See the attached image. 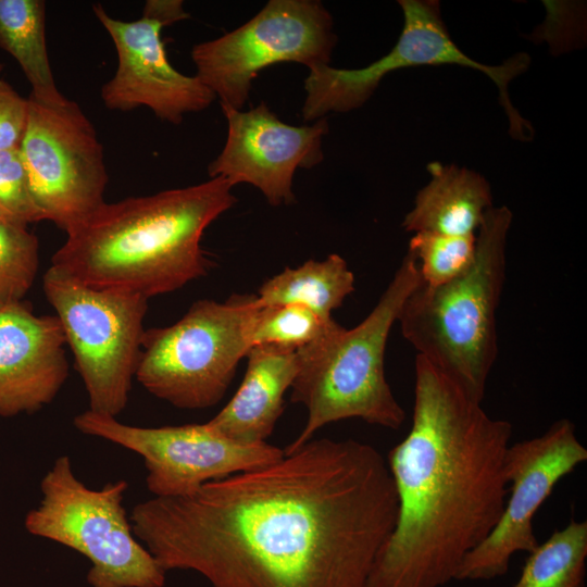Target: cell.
<instances>
[{"mask_svg":"<svg viewBox=\"0 0 587 587\" xmlns=\"http://www.w3.org/2000/svg\"><path fill=\"white\" fill-rule=\"evenodd\" d=\"M397 492L387 461L355 439H311L279 460L129 515L165 571L212 587H367L392 532Z\"/></svg>","mask_w":587,"mask_h":587,"instance_id":"1","label":"cell"},{"mask_svg":"<svg viewBox=\"0 0 587 587\" xmlns=\"http://www.w3.org/2000/svg\"><path fill=\"white\" fill-rule=\"evenodd\" d=\"M512 424L421 355L411 428L387 455L398 513L367 587H442L498 523Z\"/></svg>","mask_w":587,"mask_h":587,"instance_id":"2","label":"cell"},{"mask_svg":"<svg viewBox=\"0 0 587 587\" xmlns=\"http://www.w3.org/2000/svg\"><path fill=\"white\" fill-rule=\"evenodd\" d=\"M222 178L107 203L66 233L51 266L98 289L142 296L175 291L205 276L200 241L237 199Z\"/></svg>","mask_w":587,"mask_h":587,"instance_id":"3","label":"cell"},{"mask_svg":"<svg viewBox=\"0 0 587 587\" xmlns=\"http://www.w3.org/2000/svg\"><path fill=\"white\" fill-rule=\"evenodd\" d=\"M422 282L419 264L407 252L369 315L353 328L333 319L310 344L297 350L298 372L290 401L301 403L308 419L284 450L294 452L323 426L347 419L398 429L405 412L385 375V350L401 307Z\"/></svg>","mask_w":587,"mask_h":587,"instance_id":"4","label":"cell"},{"mask_svg":"<svg viewBox=\"0 0 587 587\" xmlns=\"http://www.w3.org/2000/svg\"><path fill=\"white\" fill-rule=\"evenodd\" d=\"M513 214L491 207L476 236L471 267L457 278L422 282L404 300L397 322L417 354L482 402L498 355L497 310L505 282L507 238Z\"/></svg>","mask_w":587,"mask_h":587,"instance_id":"5","label":"cell"},{"mask_svg":"<svg viewBox=\"0 0 587 587\" xmlns=\"http://www.w3.org/2000/svg\"><path fill=\"white\" fill-rule=\"evenodd\" d=\"M257 294L193 302L173 325L145 329L135 373L151 395L179 409L218 403L251 346Z\"/></svg>","mask_w":587,"mask_h":587,"instance_id":"6","label":"cell"},{"mask_svg":"<svg viewBox=\"0 0 587 587\" xmlns=\"http://www.w3.org/2000/svg\"><path fill=\"white\" fill-rule=\"evenodd\" d=\"M127 488L120 479L91 489L61 455L42 477L40 502L27 512L24 526L86 557L91 587H164L166 572L135 537L123 507Z\"/></svg>","mask_w":587,"mask_h":587,"instance_id":"7","label":"cell"},{"mask_svg":"<svg viewBox=\"0 0 587 587\" xmlns=\"http://www.w3.org/2000/svg\"><path fill=\"white\" fill-rule=\"evenodd\" d=\"M43 291L75 358L88 410L116 417L135 378L148 299L87 286L53 266L43 275Z\"/></svg>","mask_w":587,"mask_h":587,"instance_id":"8","label":"cell"},{"mask_svg":"<svg viewBox=\"0 0 587 587\" xmlns=\"http://www.w3.org/2000/svg\"><path fill=\"white\" fill-rule=\"evenodd\" d=\"M398 3L403 12V27L387 54L361 68H336L323 64L309 70L304 79L307 96L301 110L303 120L316 121L329 112L342 113L362 107L380 80L391 72L455 64L480 71L492 80L509 118L510 134L513 137L524 136L530 126L513 107L508 86L527 70L529 55L517 53L496 66L479 63L464 53L450 37L438 1L400 0Z\"/></svg>","mask_w":587,"mask_h":587,"instance_id":"9","label":"cell"},{"mask_svg":"<svg viewBox=\"0 0 587 587\" xmlns=\"http://www.w3.org/2000/svg\"><path fill=\"white\" fill-rule=\"evenodd\" d=\"M336 42L321 1L270 0L240 27L193 46L191 59L196 76L220 103L242 110L260 71L280 62L309 70L329 64Z\"/></svg>","mask_w":587,"mask_h":587,"instance_id":"10","label":"cell"},{"mask_svg":"<svg viewBox=\"0 0 587 587\" xmlns=\"http://www.w3.org/2000/svg\"><path fill=\"white\" fill-rule=\"evenodd\" d=\"M27 127L20 152L42 220L65 233L105 201L109 182L97 132L72 100L45 104L28 97Z\"/></svg>","mask_w":587,"mask_h":587,"instance_id":"11","label":"cell"},{"mask_svg":"<svg viewBox=\"0 0 587 587\" xmlns=\"http://www.w3.org/2000/svg\"><path fill=\"white\" fill-rule=\"evenodd\" d=\"M83 434L102 438L139 454L153 497L190 494L208 482L271 464L284 450L267 442L242 445L208 423L161 427L132 426L90 410L74 417Z\"/></svg>","mask_w":587,"mask_h":587,"instance_id":"12","label":"cell"},{"mask_svg":"<svg viewBox=\"0 0 587 587\" xmlns=\"http://www.w3.org/2000/svg\"><path fill=\"white\" fill-rule=\"evenodd\" d=\"M182 0H148L140 18L122 21L101 4L92 11L110 35L117 55L114 75L101 87L109 110L128 112L147 107L168 123L180 124L187 113L205 110L216 98L196 76L178 72L168 61L161 32L189 18Z\"/></svg>","mask_w":587,"mask_h":587,"instance_id":"13","label":"cell"},{"mask_svg":"<svg viewBox=\"0 0 587 587\" xmlns=\"http://www.w3.org/2000/svg\"><path fill=\"white\" fill-rule=\"evenodd\" d=\"M587 461L574 423L560 419L540 436L510 444L505 457L508 497L491 533L463 560L455 580H490L507 574L512 555L533 552L536 512L557 484Z\"/></svg>","mask_w":587,"mask_h":587,"instance_id":"14","label":"cell"},{"mask_svg":"<svg viewBox=\"0 0 587 587\" xmlns=\"http://www.w3.org/2000/svg\"><path fill=\"white\" fill-rule=\"evenodd\" d=\"M221 108L227 121V138L208 166L210 178L222 177L233 186L250 184L273 207L292 203L296 170L311 168L323 160L326 117L312 125L292 126L282 122L263 101L248 111L225 104Z\"/></svg>","mask_w":587,"mask_h":587,"instance_id":"15","label":"cell"},{"mask_svg":"<svg viewBox=\"0 0 587 587\" xmlns=\"http://www.w3.org/2000/svg\"><path fill=\"white\" fill-rule=\"evenodd\" d=\"M65 336L57 315L21 302L0 305V416L51 403L68 376Z\"/></svg>","mask_w":587,"mask_h":587,"instance_id":"16","label":"cell"},{"mask_svg":"<svg viewBox=\"0 0 587 587\" xmlns=\"http://www.w3.org/2000/svg\"><path fill=\"white\" fill-rule=\"evenodd\" d=\"M243 379L228 403L207 423L242 445L266 442L284 411V395L298 372L297 351L270 345L249 349Z\"/></svg>","mask_w":587,"mask_h":587,"instance_id":"17","label":"cell"},{"mask_svg":"<svg viewBox=\"0 0 587 587\" xmlns=\"http://www.w3.org/2000/svg\"><path fill=\"white\" fill-rule=\"evenodd\" d=\"M427 170L432 178L416 193L413 208L402 221L403 229L414 234H475L494 207L487 179L475 171L437 161L428 163Z\"/></svg>","mask_w":587,"mask_h":587,"instance_id":"18","label":"cell"},{"mask_svg":"<svg viewBox=\"0 0 587 587\" xmlns=\"http://www.w3.org/2000/svg\"><path fill=\"white\" fill-rule=\"evenodd\" d=\"M0 48L18 63L30 85V98L53 105L68 100L59 91L51 70L43 0H0Z\"/></svg>","mask_w":587,"mask_h":587,"instance_id":"19","label":"cell"},{"mask_svg":"<svg viewBox=\"0 0 587 587\" xmlns=\"http://www.w3.org/2000/svg\"><path fill=\"white\" fill-rule=\"evenodd\" d=\"M354 291V274L346 260L337 253L322 261L308 260L298 267H286L259 288L261 305H303L323 320L341 307Z\"/></svg>","mask_w":587,"mask_h":587,"instance_id":"20","label":"cell"},{"mask_svg":"<svg viewBox=\"0 0 587 587\" xmlns=\"http://www.w3.org/2000/svg\"><path fill=\"white\" fill-rule=\"evenodd\" d=\"M586 561L587 522L571 520L528 553L513 587H585Z\"/></svg>","mask_w":587,"mask_h":587,"instance_id":"21","label":"cell"},{"mask_svg":"<svg viewBox=\"0 0 587 587\" xmlns=\"http://www.w3.org/2000/svg\"><path fill=\"white\" fill-rule=\"evenodd\" d=\"M408 252L419 264L422 283L438 286L466 272L474 262L476 236L415 233Z\"/></svg>","mask_w":587,"mask_h":587,"instance_id":"22","label":"cell"},{"mask_svg":"<svg viewBox=\"0 0 587 587\" xmlns=\"http://www.w3.org/2000/svg\"><path fill=\"white\" fill-rule=\"evenodd\" d=\"M330 320H323L300 304H259L251 326V346L270 345L297 351L314 340Z\"/></svg>","mask_w":587,"mask_h":587,"instance_id":"23","label":"cell"},{"mask_svg":"<svg viewBox=\"0 0 587 587\" xmlns=\"http://www.w3.org/2000/svg\"><path fill=\"white\" fill-rule=\"evenodd\" d=\"M39 265L38 238L0 220V305L21 302L33 286Z\"/></svg>","mask_w":587,"mask_h":587,"instance_id":"24","label":"cell"},{"mask_svg":"<svg viewBox=\"0 0 587 587\" xmlns=\"http://www.w3.org/2000/svg\"><path fill=\"white\" fill-rule=\"evenodd\" d=\"M0 220L21 226L43 221L18 148L0 151Z\"/></svg>","mask_w":587,"mask_h":587,"instance_id":"25","label":"cell"},{"mask_svg":"<svg viewBox=\"0 0 587 587\" xmlns=\"http://www.w3.org/2000/svg\"><path fill=\"white\" fill-rule=\"evenodd\" d=\"M29 113L28 98L0 79V151L20 148Z\"/></svg>","mask_w":587,"mask_h":587,"instance_id":"26","label":"cell"},{"mask_svg":"<svg viewBox=\"0 0 587 587\" xmlns=\"http://www.w3.org/2000/svg\"><path fill=\"white\" fill-rule=\"evenodd\" d=\"M3 68H4V64L0 62V73L2 72Z\"/></svg>","mask_w":587,"mask_h":587,"instance_id":"27","label":"cell"}]
</instances>
